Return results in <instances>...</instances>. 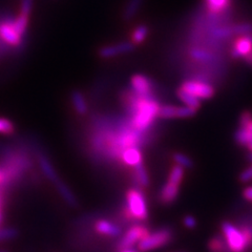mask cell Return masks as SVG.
I'll use <instances>...</instances> for the list:
<instances>
[{
  "mask_svg": "<svg viewBox=\"0 0 252 252\" xmlns=\"http://www.w3.org/2000/svg\"><path fill=\"white\" fill-rule=\"evenodd\" d=\"M34 167L28 149L22 145H5L0 148V168L4 176L3 195L20 184L27 173Z\"/></svg>",
  "mask_w": 252,
  "mask_h": 252,
  "instance_id": "obj_1",
  "label": "cell"
},
{
  "mask_svg": "<svg viewBox=\"0 0 252 252\" xmlns=\"http://www.w3.org/2000/svg\"><path fill=\"white\" fill-rule=\"evenodd\" d=\"M124 217L129 220H146L148 219V208L145 195L139 188H130L126 192Z\"/></svg>",
  "mask_w": 252,
  "mask_h": 252,
  "instance_id": "obj_2",
  "label": "cell"
},
{
  "mask_svg": "<svg viewBox=\"0 0 252 252\" xmlns=\"http://www.w3.org/2000/svg\"><path fill=\"white\" fill-rule=\"evenodd\" d=\"M185 170L182 166L175 165L169 172L167 182L165 183L159 194V201L163 205H170L178 198L180 185L182 183Z\"/></svg>",
  "mask_w": 252,
  "mask_h": 252,
  "instance_id": "obj_3",
  "label": "cell"
},
{
  "mask_svg": "<svg viewBox=\"0 0 252 252\" xmlns=\"http://www.w3.org/2000/svg\"><path fill=\"white\" fill-rule=\"evenodd\" d=\"M14 18L11 14H0V37L17 53L25 49L26 40L15 30Z\"/></svg>",
  "mask_w": 252,
  "mask_h": 252,
  "instance_id": "obj_4",
  "label": "cell"
},
{
  "mask_svg": "<svg viewBox=\"0 0 252 252\" xmlns=\"http://www.w3.org/2000/svg\"><path fill=\"white\" fill-rule=\"evenodd\" d=\"M223 236L225 238L230 252H245L250 247L249 243L241 227L225 220L220 224Z\"/></svg>",
  "mask_w": 252,
  "mask_h": 252,
  "instance_id": "obj_5",
  "label": "cell"
},
{
  "mask_svg": "<svg viewBox=\"0 0 252 252\" xmlns=\"http://www.w3.org/2000/svg\"><path fill=\"white\" fill-rule=\"evenodd\" d=\"M173 231L169 227H162L154 232H149L143 240L138 243V248L142 252H147L168 245L173 240Z\"/></svg>",
  "mask_w": 252,
  "mask_h": 252,
  "instance_id": "obj_6",
  "label": "cell"
},
{
  "mask_svg": "<svg viewBox=\"0 0 252 252\" xmlns=\"http://www.w3.org/2000/svg\"><path fill=\"white\" fill-rule=\"evenodd\" d=\"M149 233L148 228L143 225H133L129 227L126 232L121 236V239L117 243V248L121 250L131 249L133 246L143 240Z\"/></svg>",
  "mask_w": 252,
  "mask_h": 252,
  "instance_id": "obj_7",
  "label": "cell"
},
{
  "mask_svg": "<svg viewBox=\"0 0 252 252\" xmlns=\"http://www.w3.org/2000/svg\"><path fill=\"white\" fill-rule=\"evenodd\" d=\"M185 92L193 94L196 98L201 99H210L215 94V89L210 84L205 83L200 80H187L183 82L181 88Z\"/></svg>",
  "mask_w": 252,
  "mask_h": 252,
  "instance_id": "obj_8",
  "label": "cell"
},
{
  "mask_svg": "<svg viewBox=\"0 0 252 252\" xmlns=\"http://www.w3.org/2000/svg\"><path fill=\"white\" fill-rule=\"evenodd\" d=\"M196 109L189 106H175V105H162L159 110L158 118L162 119H173V118H189L192 117Z\"/></svg>",
  "mask_w": 252,
  "mask_h": 252,
  "instance_id": "obj_9",
  "label": "cell"
},
{
  "mask_svg": "<svg viewBox=\"0 0 252 252\" xmlns=\"http://www.w3.org/2000/svg\"><path fill=\"white\" fill-rule=\"evenodd\" d=\"M131 89L139 96L152 97L154 92V84L152 79L144 75H135L131 78Z\"/></svg>",
  "mask_w": 252,
  "mask_h": 252,
  "instance_id": "obj_10",
  "label": "cell"
},
{
  "mask_svg": "<svg viewBox=\"0 0 252 252\" xmlns=\"http://www.w3.org/2000/svg\"><path fill=\"white\" fill-rule=\"evenodd\" d=\"M35 152H36V159H37L38 165L39 167H40L44 177L49 181H51L54 185H56L60 181V178L58 177L56 170H55L53 166V164L49 160V158H47V156L44 153L39 151V149H35Z\"/></svg>",
  "mask_w": 252,
  "mask_h": 252,
  "instance_id": "obj_11",
  "label": "cell"
},
{
  "mask_svg": "<svg viewBox=\"0 0 252 252\" xmlns=\"http://www.w3.org/2000/svg\"><path fill=\"white\" fill-rule=\"evenodd\" d=\"M252 52V34L242 35L235 40L231 51L232 57L235 59L245 58Z\"/></svg>",
  "mask_w": 252,
  "mask_h": 252,
  "instance_id": "obj_12",
  "label": "cell"
},
{
  "mask_svg": "<svg viewBox=\"0 0 252 252\" xmlns=\"http://www.w3.org/2000/svg\"><path fill=\"white\" fill-rule=\"evenodd\" d=\"M133 47L135 45L130 42H121L119 44L104 46L99 51V56L102 58H112L118 55L129 53L133 50Z\"/></svg>",
  "mask_w": 252,
  "mask_h": 252,
  "instance_id": "obj_13",
  "label": "cell"
},
{
  "mask_svg": "<svg viewBox=\"0 0 252 252\" xmlns=\"http://www.w3.org/2000/svg\"><path fill=\"white\" fill-rule=\"evenodd\" d=\"M94 231L101 235L112 236V238H117L121 235L122 232L119 226L107 220H98L94 224Z\"/></svg>",
  "mask_w": 252,
  "mask_h": 252,
  "instance_id": "obj_14",
  "label": "cell"
},
{
  "mask_svg": "<svg viewBox=\"0 0 252 252\" xmlns=\"http://www.w3.org/2000/svg\"><path fill=\"white\" fill-rule=\"evenodd\" d=\"M140 147H129L126 148L121 155V162L130 167H135L139 163L143 162Z\"/></svg>",
  "mask_w": 252,
  "mask_h": 252,
  "instance_id": "obj_15",
  "label": "cell"
},
{
  "mask_svg": "<svg viewBox=\"0 0 252 252\" xmlns=\"http://www.w3.org/2000/svg\"><path fill=\"white\" fill-rule=\"evenodd\" d=\"M132 178L135 181V184L140 187H147L149 185V177L143 162L139 163L133 167Z\"/></svg>",
  "mask_w": 252,
  "mask_h": 252,
  "instance_id": "obj_16",
  "label": "cell"
},
{
  "mask_svg": "<svg viewBox=\"0 0 252 252\" xmlns=\"http://www.w3.org/2000/svg\"><path fill=\"white\" fill-rule=\"evenodd\" d=\"M70 100H72V104L79 115L83 116L88 113V104H86V101L81 92L74 91L72 96H70Z\"/></svg>",
  "mask_w": 252,
  "mask_h": 252,
  "instance_id": "obj_17",
  "label": "cell"
},
{
  "mask_svg": "<svg viewBox=\"0 0 252 252\" xmlns=\"http://www.w3.org/2000/svg\"><path fill=\"white\" fill-rule=\"evenodd\" d=\"M206 7L212 14H220L228 10L231 5V0H204Z\"/></svg>",
  "mask_w": 252,
  "mask_h": 252,
  "instance_id": "obj_18",
  "label": "cell"
},
{
  "mask_svg": "<svg viewBox=\"0 0 252 252\" xmlns=\"http://www.w3.org/2000/svg\"><path fill=\"white\" fill-rule=\"evenodd\" d=\"M55 187H56L57 191L59 192V194L62 196V199L64 200L69 206L72 207H76L77 206V199L76 196L74 195L73 191L70 190V189L67 187V185H65L64 183L62 182V181L60 180L59 182L55 185Z\"/></svg>",
  "mask_w": 252,
  "mask_h": 252,
  "instance_id": "obj_19",
  "label": "cell"
},
{
  "mask_svg": "<svg viewBox=\"0 0 252 252\" xmlns=\"http://www.w3.org/2000/svg\"><path fill=\"white\" fill-rule=\"evenodd\" d=\"M208 249L210 252H230L223 235L212 236L208 242Z\"/></svg>",
  "mask_w": 252,
  "mask_h": 252,
  "instance_id": "obj_20",
  "label": "cell"
},
{
  "mask_svg": "<svg viewBox=\"0 0 252 252\" xmlns=\"http://www.w3.org/2000/svg\"><path fill=\"white\" fill-rule=\"evenodd\" d=\"M178 97L180 98L181 101L184 102L186 106L192 107L196 110H198L201 107V100L199 98H196L195 96H193V94L185 92L182 89L178 90Z\"/></svg>",
  "mask_w": 252,
  "mask_h": 252,
  "instance_id": "obj_21",
  "label": "cell"
},
{
  "mask_svg": "<svg viewBox=\"0 0 252 252\" xmlns=\"http://www.w3.org/2000/svg\"><path fill=\"white\" fill-rule=\"evenodd\" d=\"M234 140L239 145L247 147V145L252 142V129L240 126V128L234 133Z\"/></svg>",
  "mask_w": 252,
  "mask_h": 252,
  "instance_id": "obj_22",
  "label": "cell"
},
{
  "mask_svg": "<svg viewBox=\"0 0 252 252\" xmlns=\"http://www.w3.org/2000/svg\"><path fill=\"white\" fill-rule=\"evenodd\" d=\"M142 2H143V0H128V2L126 4L125 10L123 12V19L125 21L131 19L139 11Z\"/></svg>",
  "mask_w": 252,
  "mask_h": 252,
  "instance_id": "obj_23",
  "label": "cell"
},
{
  "mask_svg": "<svg viewBox=\"0 0 252 252\" xmlns=\"http://www.w3.org/2000/svg\"><path fill=\"white\" fill-rule=\"evenodd\" d=\"M29 16H26L23 14H19L17 17L14 18V27L15 30L17 31V33L26 39L27 35V30H28V25H29Z\"/></svg>",
  "mask_w": 252,
  "mask_h": 252,
  "instance_id": "obj_24",
  "label": "cell"
},
{
  "mask_svg": "<svg viewBox=\"0 0 252 252\" xmlns=\"http://www.w3.org/2000/svg\"><path fill=\"white\" fill-rule=\"evenodd\" d=\"M16 132L15 124L7 118L0 117V135L11 136Z\"/></svg>",
  "mask_w": 252,
  "mask_h": 252,
  "instance_id": "obj_25",
  "label": "cell"
},
{
  "mask_svg": "<svg viewBox=\"0 0 252 252\" xmlns=\"http://www.w3.org/2000/svg\"><path fill=\"white\" fill-rule=\"evenodd\" d=\"M19 231L14 227H0V243L12 241L16 239Z\"/></svg>",
  "mask_w": 252,
  "mask_h": 252,
  "instance_id": "obj_26",
  "label": "cell"
},
{
  "mask_svg": "<svg viewBox=\"0 0 252 252\" xmlns=\"http://www.w3.org/2000/svg\"><path fill=\"white\" fill-rule=\"evenodd\" d=\"M172 159L176 162L177 165H179V166H182L183 168H192L193 167L192 160L184 154H181V153L173 154Z\"/></svg>",
  "mask_w": 252,
  "mask_h": 252,
  "instance_id": "obj_27",
  "label": "cell"
},
{
  "mask_svg": "<svg viewBox=\"0 0 252 252\" xmlns=\"http://www.w3.org/2000/svg\"><path fill=\"white\" fill-rule=\"evenodd\" d=\"M147 34H148V28L145 25L139 26L132 34V42L141 43L146 38Z\"/></svg>",
  "mask_w": 252,
  "mask_h": 252,
  "instance_id": "obj_28",
  "label": "cell"
},
{
  "mask_svg": "<svg viewBox=\"0 0 252 252\" xmlns=\"http://www.w3.org/2000/svg\"><path fill=\"white\" fill-rule=\"evenodd\" d=\"M190 56L195 59V60H199V61H207L209 62L210 60L214 59V56H212V54L208 51H203V50H192L190 52Z\"/></svg>",
  "mask_w": 252,
  "mask_h": 252,
  "instance_id": "obj_29",
  "label": "cell"
},
{
  "mask_svg": "<svg viewBox=\"0 0 252 252\" xmlns=\"http://www.w3.org/2000/svg\"><path fill=\"white\" fill-rule=\"evenodd\" d=\"M34 0H21L20 1V14L26 16H31L32 10H33Z\"/></svg>",
  "mask_w": 252,
  "mask_h": 252,
  "instance_id": "obj_30",
  "label": "cell"
},
{
  "mask_svg": "<svg viewBox=\"0 0 252 252\" xmlns=\"http://www.w3.org/2000/svg\"><path fill=\"white\" fill-rule=\"evenodd\" d=\"M233 32L235 34H239V35L252 34V26L248 25V23H243V25L235 26L233 28Z\"/></svg>",
  "mask_w": 252,
  "mask_h": 252,
  "instance_id": "obj_31",
  "label": "cell"
},
{
  "mask_svg": "<svg viewBox=\"0 0 252 252\" xmlns=\"http://www.w3.org/2000/svg\"><path fill=\"white\" fill-rule=\"evenodd\" d=\"M12 53H16L15 50L13 49L12 46H10L7 43H5L1 37H0V58H3L7 55H10Z\"/></svg>",
  "mask_w": 252,
  "mask_h": 252,
  "instance_id": "obj_32",
  "label": "cell"
},
{
  "mask_svg": "<svg viewBox=\"0 0 252 252\" xmlns=\"http://www.w3.org/2000/svg\"><path fill=\"white\" fill-rule=\"evenodd\" d=\"M239 179L242 183H248L250 181H252V166H249L248 168L242 171Z\"/></svg>",
  "mask_w": 252,
  "mask_h": 252,
  "instance_id": "obj_33",
  "label": "cell"
},
{
  "mask_svg": "<svg viewBox=\"0 0 252 252\" xmlns=\"http://www.w3.org/2000/svg\"><path fill=\"white\" fill-rule=\"evenodd\" d=\"M183 223L189 229H193V228L196 227V220L192 216H186L183 220Z\"/></svg>",
  "mask_w": 252,
  "mask_h": 252,
  "instance_id": "obj_34",
  "label": "cell"
},
{
  "mask_svg": "<svg viewBox=\"0 0 252 252\" xmlns=\"http://www.w3.org/2000/svg\"><path fill=\"white\" fill-rule=\"evenodd\" d=\"M243 196L245 198L247 201L252 202V186H248L243 191Z\"/></svg>",
  "mask_w": 252,
  "mask_h": 252,
  "instance_id": "obj_35",
  "label": "cell"
},
{
  "mask_svg": "<svg viewBox=\"0 0 252 252\" xmlns=\"http://www.w3.org/2000/svg\"><path fill=\"white\" fill-rule=\"evenodd\" d=\"M3 183H4V176H3V172L1 170V168H0V193H2V187H3Z\"/></svg>",
  "mask_w": 252,
  "mask_h": 252,
  "instance_id": "obj_36",
  "label": "cell"
},
{
  "mask_svg": "<svg viewBox=\"0 0 252 252\" xmlns=\"http://www.w3.org/2000/svg\"><path fill=\"white\" fill-rule=\"evenodd\" d=\"M245 60H246V62H247V63H249L250 65H252V52L248 55V56H246V57H245Z\"/></svg>",
  "mask_w": 252,
  "mask_h": 252,
  "instance_id": "obj_37",
  "label": "cell"
},
{
  "mask_svg": "<svg viewBox=\"0 0 252 252\" xmlns=\"http://www.w3.org/2000/svg\"><path fill=\"white\" fill-rule=\"evenodd\" d=\"M247 148L249 149V152H250V153H252V142H251V143H249V144L247 145Z\"/></svg>",
  "mask_w": 252,
  "mask_h": 252,
  "instance_id": "obj_38",
  "label": "cell"
},
{
  "mask_svg": "<svg viewBox=\"0 0 252 252\" xmlns=\"http://www.w3.org/2000/svg\"><path fill=\"white\" fill-rule=\"evenodd\" d=\"M120 252H136V251H133L131 249H125V250H121Z\"/></svg>",
  "mask_w": 252,
  "mask_h": 252,
  "instance_id": "obj_39",
  "label": "cell"
},
{
  "mask_svg": "<svg viewBox=\"0 0 252 252\" xmlns=\"http://www.w3.org/2000/svg\"><path fill=\"white\" fill-rule=\"evenodd\" d=\"M0 252H10V251L6 250V249H0Z\"/></svg>",
  "mask_w": 252,
  "mask_h": 252,
  "instance_id": "obj_40",
  "label": "cell"
},
{
  "mask_svg": "<svg viewBox=\"0 0 252 252\" xmlns=\"http://www.w3.org/2000/svg\"><path fill=\"white\" fill-rule=\"evenodd\" d=\"M248 158H249V160H250V161H252V153H250V155H249V157H248Z\"/></svg>",
  "mask_w": 252,
  "mask_h": 252,
  "instance_id": "obj_41",
  "label": "cell"
},
{
  "mask_svg": "<svg viewBox=\"0 0 252 252\" xmlns=\"http://www.w3.org/2000/svg\"><path fill=\"white\" fill-rule=\"evenodd\" d=\"M0 198H3V195L1 193H0Z\"/></svg>",
  "mask_w": 252,
  "mask_h": 252,
  "instance_id": "obj_42",
  "label": "cell"
}]
</instances>
